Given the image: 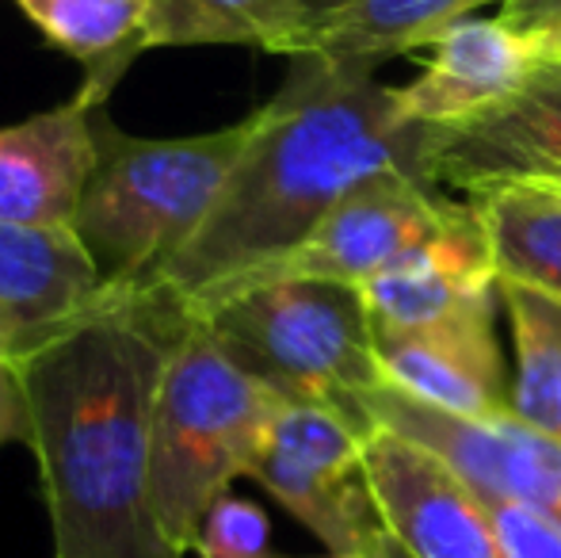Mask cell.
<instances>
[{
    "mask_svg": "<svg viewBox=\"0 0 561 558\" xmlns=\"http://www.w3.org/2000/svg\"><path fill=\"white\" fill-rule=\"evenodd\" d=\"M187 321L172 287L107 291L20 360L54 558H184L149 501V444L157 387Z\"/></svg>",
    "mask_w": 561,
    "mask_h": 558,
    "instance_id": "obj_1",
    "label": "cell"
},
{
    "mask_svg": "<svg viewBox=\"0 0 561 558\" xmlns=\"http://www.w3.org/2000/svg\"><path fill=\"white\" fill-rule=\"evenodd\" d=\"M432 127L409 123L375 66L298 54L256 107V135L195 241L157 276L184 303L295 249L363 180L424 169Z\"/></svg>",
    "mask_w": 561,
    "mask_h": 558,
    "instance_id": "obj_2",
    "label": "cell"
},
{
    "mask_svg": "<svg viewBox=\"0 0 561 558\" xmlns=\"http://www.w3.org/2000/svg\"><path fill=\"white\" fill-rule=\"evenodd\" d=\"M96 161L84 180L73 234L107 291L153 287L222 200L256 135V112L192 138H134L96 107Z\"/></svg>",
    "mask_w": 561,
    "mask_h": 558,
    "instance_id": "obj_3",
    "label": "cell"
},
{
    "mask_svg": "<svg viewBox=\"0 0 561 558\" xmlns=\"http://www.w3.org/2000/svg\"><path fill=\"white\" fill-rule=\"evenodd\" d=\"M283 398L249 375L192 314L153 402L149 501L164 539L187 555L207 509L249 475Z\"/></svg>",
    "mask_w": 561,
    "mask_h": 558,
    "instance_id": "obj_4",
    "label": "cell"
},
{
    "mask_svg": "<svg viewBox=\"0 0 561 558\" xmlns=\"http://www.w3.org/2000/svg\"><path fill=\"white\" fill-rule=\"evenodd\" d=\"M187 310L283 402L325 406L370 432L359 402L382 383V372L359 287L321 280L256 283Z\"/></svg>",
    "mask_w": 561,
    "mask_h": 558,
    "instance_id": "obj_5",
    "label": "cell"
},
{
    "mask_svg": "<svg viewBox=\"0 0 561 558\" xmlns=\"http://www.w3.org/2000/svg\"><path fill=\"white\" fill-rule=\"evenodd\" d=\"M473 226H481L473 203L466 207V203L447 200L421 172L386 169L363 180L355 192H347L295 249L192 298L187 306L215 303L229 291L283 280H321L359 287L390 264L405 261V257L421 253L444 238L473 230Z\"/></svg>",
    "mask_w": 561,
    "mask_h": 558,
    "instance_id": "obj_6",
    "label": "cell"
},
{
    "mask_svg": "<svg viewBox=\"0 0 561 558\" xmlns=\"http://www.w3.org/2000/svg\"><path fill=\"white\" fill-rule=\"evenodd\" d=\"M363 436L344 413L283 402L264 432L249 478H256L333 558H367L386 521L363 459Z\"/></svg>",
    "mask_w": 561,
    "mask_h": 558,
    "instance_id": "obj_7",
    "label": "cell"
},
{
    "mask_svg": "<svg viewBox=\"0 0 561 558\" xmlns=\"http://www.w3.org/2000/svg\"><path fill=\"white\" fill-rule=\"evenodd\" d=\"M359 406L370 429H390L428 447L473 493L516 501L561 528V440L531 429L516 413L493 421L455 418L386 383L367 390Z\"/></svg>",
    "mask_w": 561,
    "mask_h": 558,
    "instance_id": "obj_8",
    "label": "cell"
},
{
    "mask_svg": "<svg viewBox=\"0 0 561 558\" xmlns=\"http://www.w3.org/2000/svg\"><path fill=\"white\" fill-rule=\"evenodd\" d=\"M424 169L436 187L470 195L512 184H561V61L542 58L489 112L432 127Z\"/></svg>",
    "mask_w": 561,
    "mask_h": 558,
    "instance_id": "obj_9",
    "label": "cell"
},
{
    "mask_svg": "<svg viewBox=\"0 0 561 558\" xmlns=\"http://www.w3.org/2000/svg\"><path fill=\"white\" fill-rule=\"evenodd\" d=\"M363 459L386 532L409 558H504L481 498L428 447L370 429Z\"/></svg>",
    "mask_w": 561,
    "mask_h": 558,
    "instance_id": "obj_10",
    "label": "cell"
},
{
    "mask_svg": "<svg viewBox=\"0 0 561 558\" xmlns=\"http://www.w3.org/2000/svg\"><path fill=\"white\" fill-rule=\"evenodd\" d=\"M496 303L462 318L405 333H375V356L382 383L432 410L470 421H493L512 413V387L504 383V360L493 333Z\"/></svg>",
    "mask_w": 561,
    "mask_h": 558,
    "instance_id": "obj_11",
    "label": "cell"
},
{
    "mask_svg": "<svg viewBox=\"0 0 561 558\" xmlns=\"http://www.w3.org/2000/svg\"><path fill=\"white\" fill-rule=\"evenodd\" d=\"M107 298L73 230L0 223V356L27 360Z\"/></svg>",
    "mask_w": 561,
    "mask_h": 558,
    "instance_id": "obj_12",
    "label": "cell"
},
{
    "mask_svg": "<svg viewBox=\"0 0 561 558\" xmlns=\"http://www.w3.org/2000/svg\"><path fill=\"white\" fill-rule=\"evenodd\" d=\"M96 107L69 104L0 127V223L73 230L84 180L96 161Z\"/></svg>",
    "mask_w": 561,
    "mask_h": 558,
    "instance_id": "obj_13",
    "label": "cell"
},
{
    "mask_svg": "<svg viewBox=\"0 0 561 558\" xmlns=\"http://www.w3.org/2000/svg\"><path fill=\"white\" fill-rule=\"evenodd\" d=\"M432 46L436 50L424 61V73L405 89H393L401 115L421 127H447L489 112L542 61L539 38L519 35L501 15L455 23Z\"/></svg>",
    "mask_w": 561,
    "mask_h": 558,
    "instance_id": "obj_14",
    "label": "cell"
},
{
    "mask_svg": "<svg viewBox=\"0 0 561 558\" xmlns=\"http://www.w3.org/2000/svg\"><path fill=\"white\" fill-rule=\"evenodd\" d=\"M50 46L81 66L77 96L104 107L141 50H149V23L157 0H12Z\"/></svg>",
    "mask_w": 561,
    "mask_h": 558,
    "instance_id": "obj_15",
    "label": "cell"
},
{
    "mask_svg": "<svg viewBox=\"0 0 561 558\" xmlns=\"http://www.w3.org/2000/svg\"><path fill=\"white\" fill-rule=\"evenodd\" d=\"M485 4H493V0H352L321 23H313L298 38L290 58L318 54V58L333 61L378 66L393 54L432 46L455 23L470 20V12Z\"/></svg>",
    "mask_w": 561,
    "mask_h": 558,
    "instance_id": "obj_16",
    "label": "cell"
},
{
    "mask_svg": "<svg viewBox=\"0 0 561 558\" xmlns=\"http://www.w3.org/2000/svg\"><path fill=\"white\" fill-rule=\"evenodd\" d=\"M489 238L496 280L519 283L561 306V192L547 184H512L473 195Z\"/></svg>",
    "mask_w": 561,
    "mask_h": 558,
    "instance_id": "obj_17",
    "label": "cell"
},
{
    "mask_svg": "<svg viewBox=\"0 0 561 558\" xmlns=\"http://www.w3.org/2000/svg\"><path fill=\"white\" fill-rule=\"evenodd\" d=\"M302 0H157L149 46H260L290 54Z\"/></svg>",
    "mask_w": 561,
    "mask_h": 558,
    "instance_id": "obj_18",
    "label": "cell"
},
{
    "mask_svg": "<svg viewBox=\"0 0 561 558\" xmlns=\"http://www.w3.org/2000/svg\"><path fill=\"white\" fill-rule=\"evenodd\" d=\"M496 295L504 298L516 344L512 413L561 440V306L508 280H496Z\"/></svg>",
    "mask_w": 561,
    "mask_h": 558,
    "instance_id": "obj_19",
    "label": "cell"
},
{
    "mask_svg": "<svg viewBox=\"0 0 561 558\" xmlns=\"http://www.w3.org/2000/svg\"><path fill=\"white\" fill-rule=\"evenodd\" d=\"M267 539H272V524L264 509L222 493L203 516L192 551H199V558H267Z\"/></svg>",
    "mask_w": 561,
    "mask_h": 558,
    "instance_id": "obj_20",
    "label": "cell"
},
{
    "mask_svg": "<svg viewBox=\"0 0 561 558\" xmlns=\"http://www.w3.org/2000/svg\"><path fill=\"white\" fill-rule=\"evenodd\" d=\"M478 498L485 505L504 558H561V528L550 516L516 505V501L489 498V493H478Z\"/></svg>",
    "mask_w": 561,
    "mask_h": 558,
    "instance_id": "obj_21",
    "label": "cell"
},
{
    "mask_svg": "<svg viewBox=\"0 0 561 558\" xmlns=\"http://www.w3.org/2000/svg\"><path fill=\"white\" fill-rule=\"evenodd\" d=\"M35 432V418H31V398L23 387V372L15 360L0 356V447L4 444H27Z\"/></svg>",
    "mask_w": 561,
    "mask_h": 558,
    "instance_id": "obj_22",
    "label": "cell"
},
{
    "mask_svg": "<svg viewBox=\"0 0 561 558\" xmlns=\"http://www.w3.org/2000/svg\"><path fill=\"white\" fill-rule=\"evenodd\" d=\"M501 20L519 35L547 38L561 31V0H504Z\"/></svg>",
    "mask_w": 561,
    "mask_h": 558,
    "instance_id": "obj_23",
    "label": "cell"
},
{
    "mask_svg": "<svg viewBox=\"0 0 561 558\" xmlns=\"http://www.w3.org/2000/svg\"><path fill=\"white\" fill-rule=\"evenodd\" d=\"M344 4H352V0H302V27H298V38H302L313 23H321L325 15H333L336 8H344ZM298 38H295V46H298ZM295 46H290V54H295Z\"/></svg>",
    "mask_w": 561,
    "mask_h": 558,
    "instance_id": "obj_24",
    "label": "cell"
},
{
    "mask_svg": "<svg viewBox=\"0 0 561 558\" xmlns=\"http://www.w3.org/2000/svg\"><path fill=\"white\" fill-rule=\"evenodd\" d=\"M367 558H409V551L398 544V539L390 536V532H386V536H378V544L370 547V555H367Z\"/></svg>",
    "mask_w": 561,
    "mask_h": 558,
    "instance_id": "obj_25",
    "label": "cell"
},
{
    "mask_svg": "<svg viewBox=\"0 0 561 558\" xmlns=\"http://www.w3.org/2000/svg\"><path fill=\"white\" fill-rule=\"evenodd\" d=\"M542 43V58H558L561 61V31H554V35L539 38Z\"/></svg>",
    "mask_w": 561,
    "mask_h": 558,
    "instance_id": "obj_26",
    "label": "cell"
},
{
    "mask_svg": "<svg viewBox=\"0 0 561 558\" xmlns=\"http://www.w3.org/2000/svg\"><path fill=\"white\" fill-rule=\"evenodd\" d=\"M547 187H554V192H561V184H547Z\"/></svg>",
    "mask_w": 561,
    "mask_h": 558,
    "instance_id": "obj_27",
    "label": "cell"
},
{
    "mask_svg": "<svg viewBox=\"0 0 561 558\" xmlns=\"http://www.w3.org/2000/svg\"><path fill=\"white\" fill-rule=\"evenodd\" d=\"M329 558H333V555H329Z\"/></svg>",
    "mask_w": 561,
    "mask_h": 558,
    "instance_id": "obj_28",
    "label": "cell"
}]
</instances>
